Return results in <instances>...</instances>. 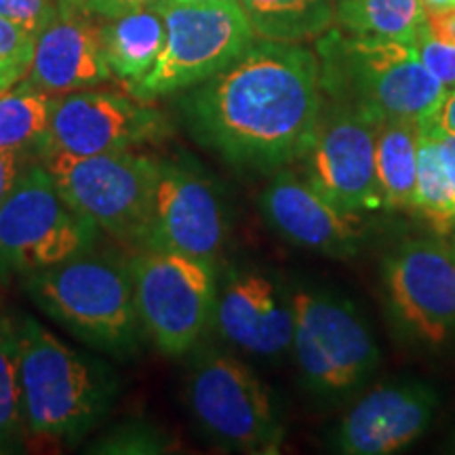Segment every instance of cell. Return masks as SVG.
<instances>
[{
	"instance_id": "1",
	"label": "cell",
	"mask_w": 455,
	"mask_h": 455,
	"mask_svg": "<svg viewBox=\"0 0 455 455\" xmlns=\"http://www.w3.org/2000/svg\"><path fill=\"white\" fill-rule=\"evenodd\" d=\"M325 95L312 51L253 41L181 101L192 135L232 167L278 171L306 156Z\"/></svg>"
},
{
	"instance_id": "2",
	"label": "cell",
	"mask_w": 455,
	"mask_h": 455,
	"mask_svg": "<svg viewBox=\"0 0 455 455\" xmlns=\"http://www.w3.org/2000/svg\"><path fill=\"white\" fill-rule=\"evenodd\" d=\"M323 95L373 123L430 121L447 89L428 72L411 43L327 30L318 41Z\"/></svg>"
},
{
	"instance_id": "3",
	"label": "cell",
	"mask_w": 455,
	"mask_h": 455,
	"mask_svg": "<svg viewBox=\"0 0 455 455\" xmlns=\"http://www.w3.org/2000/svg\"><path fill=\"white\" fill-rule=\"evenodd\" d=\"M17 331L26 430L43 439L78 441L104 419L116 395V379L36 318H24Z\"/></svg>"
},
{
	"instance_id": "4",
	"label": "cell",
	"mask_w": 455,
	"mask_h": 455,
	"mask_svg": "<svg viewBox=\"0 0 455 455\" xmlns=\"http://www.w3.org/2000/svg\"><path fill=\"white\" fill-rule=\"evenodd\" d=\"M44 315L84 344L112 356L138 350L141 327L127 261L108 253H81L24 276Z\"/></svg>"
},
{
	"instance_id": "5",
	"label": "cell",
	"mask_w": 455,
	"mask_h": 455,
	"mask_svg": "<svg viewBox=\"0 0 455 455\" xmlns=\"http://www.w3.org/2000/svg\"><path fill=\"white\" fill-rule=\"evenodd\" d=\"M41 163L74 212L114 238L144 244L161 161L131 148L93 156L41 152Z\"/></svg>"
},
{
	"instance_id": "6",
	"label": "cell",
	"mask_w": 455,
	"mask_h": 455,
	"mask_svg": "<svg viewBox=\"0 0 455 455\" xmlns=\"http://www.w3.org/2000/svg\"><path fill=\"white\" fill-rule=\"evenodd\" d=\"M167 36L155 68L129 87L140 101H155L190 89L230 66L255 41L253 28L236 0L186 3L156 0Z\"/></svg>"
},
{
	"instance_id": "7",
	"label": "cell",
	"mask_w": 455,
	"mask_h": 455,
	"mask_svg": "<svg viewBox=\"0 0 455 455\" xmlns=\"http://www.w3.org/2000/svg\"><path fill=\"white\" fill-rule=\"evenodd\" d=\"M100 232L60 195L43 163H26L0 207V278L93 251Z\"/></svg>"
},
{
	"instance_id": "8",
	"label": "cell",
	"mask_w": 455,
	"mask_h": 455,
	"mask_svg": "<svg viewBox=\"0 0 455 455\" xmlns=\"http://www.w3.org/2000/svg\"><path fill=\"white\" fill-rule=\"evenodd\" d=\"M186 403L207 436L241 453H276L284 428L268 386L247 365L204 352L186 382Z\"/></svg>"
},
{
	"instance_id": "9",
	"label": "cell",
	"mask_w": 455,
	"mask_h": 455,
	"mask_svg": "<svg viewBox=\"0 0 455 455\" xmlns=\"http://www.w3.org/2000/svg\"><path fill=\"white\" fill-rule=\"evenodd\" d=\"M127 266L144 333L163 355L181 356L215 316L213 264L184 253L141 249Z\"/></svg>"
},
{
	"instance_id": "10",
	"label": "cell",
	"mask_w": 455,
	"mask_h": 455,
	"mask_svg": "<svg viewBox=\"0 0 455 455\" xmlns=\"http://www.w3.org/2000/svg\"><path fill=\"white\" fill-rule=\"evenodd\" d=\"M291 308L295 363L315 395H348L375 371L379 350L367 323L348 299L298 291Z\"/></svg>"
},
{
	"instance_id": "11",
	"label": "cell",
	"mask_w": 455,
	"mask_h": 455,
	"mask_svg": "<svg viewBox=\"0 0 455 455\" xmlns=\"http://www.w3.org/2000/svg\"><path fill=\"white\" fill-rule=\"evenodd\" d=\"M388 310L403 333L426 346L455 338V255L439 238H411L384 259Z\"/></svg>"
},
{
	"instance_id": "12",
	"label": "cell",
	"mask_w": 455,
	"mask_h": 455,
	"mask_svg": "<svg viewBox=\"0 0 455 455\" xmlns=\"http://www.w3.org/2000/svg\"><path fill=\"white\" fill-rule=\"evenodd\" d=\"M375 124L348 106L323 104L315 140L306 152V181L346 213L384 207L375 167Z\"/></svg>"
},
{
	"instance_id": "13",
	"label": "cell",
	"mask_w": 455,
	"mask_h": 455,
	"mask_svg": "<svg viewBox=\"0 0 455 455\" xmlns=\"http://www.w3.org/2000/svg\"><path fill=\"white\" fill-rule=\"evenodd\" d=\"M169 133V118L148 101L112 91L81 89L57 98L47 140L38 152L93 156L131 150L164 140Z\"/></svg>"
},
{
	"instance_id": "14",
	"label": "cell",
	"mask_w": 455,
	"mask_h": 455,
	"mask_svg": "<svg viewBox=\"0 0 455 455\" xmlns=\"http://www.w3.org/2000/svg\"><path fill=\"white\" fill-rule=\"evenodd\" d=\"M224 241L226 215L212 181L181 163H161L144 249L184 253L213 264Z\"/></svg>"
},
{
	"instance_id": "15",
	"label": "cell",
	"mask_w": 455,
	"mask_h": 455,
	"mask_svg": "<svg viewBox=\"0 0 455 455\" xmlns=\"http://www.w3.org/2000/svg\"><path fill=\"white\" fill-rule=\"evenodd\" d=\"M439 395L424 382H388L367 392L335 432L346 455H388L419 439L435 418Z\"/></svg>"
},
{
	"instance_id": "16",
	"label": "cell",
	"mask_w": 455,
	"mask_h": 455,
	"mask_svg": "<svg viewBox=\"0 0 455 455\" xmlns=\"http://www.w3.org/2000/svg\"><path fill=\"white\" fill-rule=\"evenodd\" d=\"M259 209L270 228L289 243L312 251L348 258L361 238L358 213L335 209L306 180L291 171H278L261 190Z\"/></svg>"
},
{
	"instance_id": "17",
	"label": "cell",
	"mask_w": 455,
	"mask_h": 455,
	"mask_svg": "<svg viewBox=\"0 0 455 455\" xmlns=\"http://www.w3.org/2000/svg\"><path fill=\"white\" fill-rule=\"evenodd\" d=\"M104 53V30L93 15L57 0V13L34 43L26 81L47 93H72L110 81Z\"/></svg>"
},
{
	"instance_id": "18",
	"label": "cell",
	"mask_w": 455,
	"mask_h": 455,
	"mask_svg": "<svg viewBox=\"0 0 455 455\" xmlns=\"http://www.w3.org/2000/svg\"><path fill=\"white\" fill-rule=\"evenodd\" d=\"M220 333L244 352L278 356L293 344V308L259 272L232 275L215 304Z\"/></svg>"
},
{
	"instance_id": "19",
	"label": "cell",
	"mask_w": 455,
	"mask_h": 455,
	"mask_svg": "<svg viewBox=\"0 0 455 455\" xmlns=\"http://www.w3.org/2000/svg\"><path fill=\"white\" fill-rule=\"evenodd\" d=\"M101 30L112 76L127 84V89L144 81L148 72L155 68L167 36L163 13L156 4L112 17L101 26Z\"/></svg>"
},
{
	"instance_id": "20",
	"label": "cell",
	"mask_w": 455,
	"mask_h": 455,
	"mask_svg": "<svg viewBox=\"0 0 455 455\" xmlns=\"http://www.w3.org/2000/svg\"><path fill=\"white\" fill-rule=\"evenodd\" d=\"M419 124L405 118L375 124V167L386 209H413Z\"/></svg>"
},
{
	"instance_id": "21",
	"label": "cell",
	"mask_w": 455,
	"mask_h": 455,
	"mask_svg": "<svg viewBox=\"0 0 455 455\" xmlns=\"http://www.w3.org/2000/svg\"><path fill=\"white\" fill-rule=\"evenodd\" d=\"M264 41L301 43L323 36L335 21L333 0H236Z\"/></svg>"
},
{
	"instance_id": "22",
	"label": "cell",
	"mask_w": 455,
	"mask_h": 455,
	"mask_svg": "<svg viewBox=\"0 0 455 455\" xmlns=\"http://www.w3.org/2000/svg\"><path fill=\"white\" fill-rule=\"evenodd\" d=\"M413 209L441 235L455 228V171L430 121L419 124Z\"/></svg>"
},
{
	"instance_id": "23",
	"label": "cell",
	"mask_w": 455,
	"mask_h": 455,
	"mask_svg": "<svg viewBox=\"0 0 455 455\" xmlns=\"http://www.w3.org/2000/svg\"><path fill=\"white\" fill-rule=\"evenodd\" d=\"M341 28L363 36L411 43L426 28L424 0H333Z\"/></svg>"
},
{
	"instance_id": "24",
	"label": "cell",
	"mask_w": 455,
	"mask_h": 455,
	"mask_svg": "<svg viewBox=\"0 0 455 455\" xmlns=\"http://www.w3.org/2000/svg\"><path fill=\"white\" fill-rule=\"evenodd\" d=\"M57 98L26 78L0 93V150H41Z\"/></svg>"
},
{
	"instance_id": "25",
	"label": "cell",
	"mask_w": 455,
	"mask_h": 455,
	"mask_svg": "<svg viewBox=\"0 0 455 455\" xmlns=\"http://www.w3.org/2000/svg\"><path fill=\"white\" fill-rule=\"evenodd\" d=\"M26 430L21 409L20 331L11 318H0V451Z\"/></svg>"
},
{
	"instance_id": "26",
	"label": "cell",
	"mask_w": 455,
	"mask_h": 455,
	"mask_svg": "<svg viewBox=\"0 0 455 455\" xmlns=\"http://www.w3.org/2000/svg\"><path fill=\"white\" fill-rule=\"evenodd\" d=\"M36 38L0 17V93L24 81L32 66Z\"/></svg>"
},
{
	"instance_id": "27",
	"label": "cell",
	"mask_w": 455,
	"mask_h": 455,
	"mask_svg": "<svg viewBox=\"0 0 455 455\" xmlns=\"http://www.w3.org/2000/svg\"><path fill=\"white\" fill-rule=\"evenodd\" d=\"M57 13V0H0V17L34 38Z\"/></svg>"
},
{
	"instance_id": "28",
	"label": "cell",
	"mask_w": 455,
	"mask_h": 455,
	"mask_svg": "<svg viewBox=\"0 0 455 455\" xmlns=\"http://www.w3.org/2000/svg\"><path fill=\"white\" fill-rule=\"evenodd\" d=\"M415 49H418L419 60L428 68L432 76L439 81L447 91L455 89V44H445L436 38H432L428 32L419 34L415 41Z\"/></svg>"
},
{
	"instance_id": "29",
	"label": "cell",
	"mask_w": 455,
	"mask_h": 455,
	"mask_svg": "<svg viewBox=\"0 0 455 455\" xmlns=\"http://www.w3.org/2000/svg\"><path fill=\"white\" fill-rule=\"evenodd\" d=\"M101 453H156L163 451V441L150 428H129L121 430L116 436L100 443Z\"/></svg>"
},
{
	"instance_id": "30",
	"label": "cell",
	"mask_w": 455,
	"mask_h": 455,
	"mask_svg": "<svg viewBox=\"0 0 455 455\" xmlns=\"http://www.w3.org/2000/svg\"><path fill=\"white\" fill-rule=\"evenodd\" d=\"M60 3L76 11H83L87 15L112 20V17H121L124 13H131V11L148 7V4L156 3V0H60Z\"/></svg>"
},
{
	"instance_id": "31",
	"label": "cell",
	"mask_w": 455,
	"mask_h": 455,
	"mask_svg": "<svg viewBox=\"0 0 455 455\" xmlns=\"http://www.w3.org/2000/svg\"><path fill=\"white\" fill-rule=\"evenodd\" d=\"M426 32L436 41L455 44V9H426Z\"/></svg>"
},
{
	"instance_id": "32",
	"label": "cell",
	"mask_w": 455,
	"mask_h": 455,
	"mask_svg": "<svg viewBox=\"0 0 455 455\" xmlns=\"http://www.w3.org/2000/svg\"><path fill=\"white\" fill-rule=\"evenodd\" d=\"M26 167V152L21 150H0V207L9 190L13 188L17 175Z\"/></svg>"
},
{
	"instance_id": "33",
	"label": "cell",
	"mask_w": 455,
	"mask_h": 455,
	"mask_svg": "<svg viewBox=\"0 0 455 455\" xmlns=\"http://www.w3.org/2000/svg\"><path fill=\"white\" fill-rule=\"evenodd\" d=\"M430 123L436 129H441L443 133L455 135V89L447 91L445 100L441 101L439 110L435 112V116L430 118Z\"/></svg>"
},
{
	"instance_id": "34",
	"label": "cell",
	"mask_w": 455,
	"mask_h": 455,
	"mask_svg": "<svg viewBox=\"0 0 455 455\" xmlns=\"http://www.w3.org/2000/svg\"><path fill=\"white\" fill-rule=\"evenodd\" d=\"M432 127H435V124H432ZM435 131H436V140H439V144L443 148V152H445L447 161L451 163V167L455 171V135L443 133V131L436 129V127H435Z\"/></svg>"
},
{
	"instance_id": "35",
	"label": "cell",
	"mask_w": 455,
	"mask_h": 455,
	"mask_svg": "<svg viewBox=\"0 0 455 455\" xmlns=\"http://www.w3.org/2000/svg\"><path fill=\"white\" fill-rule=\"evenodd\" d=\"M426 9H455V0H424Z\"/></svg>"
},
{
	"instance_id": "36",
	"label": "cell",
	"mask_w": 455,
	"mask_h": 455,
	"mask_svg": "<svg viewBox=\"0 0 455 455\" xmlns=\"http://www.w3.org/2000/svg\"><path fill=\"white\" fill-rule=\"evenodd\" d=\"M449 247H451V251L455 255V228L451 230V243H449Z\"/></svg>"
},
{
	"instance_id": "37",
	"label": "cell",
	"mask_w": 455,
	"mask_h": 455,
	"mask_svg": "<svg viewBox=\"0 0 455 455\" xmlns=\"http://www.w3.org/2000/svg\"><path fill=\"white\" fill-rule=\"evenodd\" d=\"M186 3H218V0H186Z\"/></svg>"
}]
</instances>
